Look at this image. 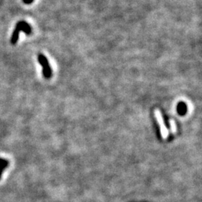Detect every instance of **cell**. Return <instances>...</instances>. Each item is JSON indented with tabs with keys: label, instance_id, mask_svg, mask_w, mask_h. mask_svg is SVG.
<instances>
[{
	"label": "cell",
	"instance_id": "obj_5",
	"mask_svg": "<svg viewBox=\"0 0 202 202\" xmlns=\"http://www.w3.org/2000/svg\"><path fill=\"white\" fill-rule=\"evenodd\" d=\"M9 165V162L5 159L0 158V179H1L2 174L3 171L5 168H8Z\"/></svg>",
	"mask_w": 202,
	"mask_h": 202
},
{
	"label": "cell",
	"instance_id": "obj_3",
	"mask_svg": "<svg viewBox=\"0 0 202 202\" xmlns=\"http://www.w3.org/2000/svg\"><path fill=\"white\" fill-rule=\"evenodd\" d=\"M17 28L20 30V31H23L26 33V34H30L31 32V28L29 23H27L25 21H20L16 25Z\"/></svg>",
	"mask_w": 202,
	"mask_h": 202
},
{
	"label": "cell",
	"instance_id": "obj_4",
	"mask_svg": "<svg viewBox=\"0 0 202 202\" xmlns=\"http://www.w3.org/2000/svg\"><path fill=\"white\" fill-rule=\"evenodd\" d=\"M20 30L19 29L17 26H16L15 30H14V31H13V34H12L11 37V44L15 45V44L17 43V41H18V39H19V36H20Z\"/></svg>",
	"mask_w": 202,
	"mask_h": 202
},
{
	"label": "cell",
	"instance_id": "obj_2",
	"mask_svg": "<svg viewBox=\"0 0 202 202\" xmlns=\"http://www.w3.org/2000/svg\"><path fill=\"white\" fill-rule=\"evenodd\" d=\"M39 63L43 67V73L45 78H50L51 77V69H50V64H49V61L47 58L45 57V56L43 54H39L38 57Z\"/></svg>",
	"mask_w": 202,
	"mask_h": 202
},
{
	"label": "cell",
	"instance_id": "obj_8",
	"mask_svg": "<svg viewBox=\"0 0 202 202\" xmlns=\"http://www.w3.org/2000/svg\"><path fill=\"white\" fill-rule=\"evenodd\" d=\"M33 1H34V0H23V2H24L26 5H30V4H31V3L33 2Z\"/></svg>",
	"mask_w": 202,
	"mask_h": 202
},
{
	"label": "cell",
	"instance_id": "obj_7",
	"mask_svg": "<svg viewBox=\"0 0 202 202\" xmlns=\"http://www.w3.org/2000/svg\"><path fill=\"white\" fill-rule=\"evenodd\" d=\"M185 110L186 109L184 104L182 103L180 104V106H178V111L180 112V113H181V114H184V113H185Z\"/></svg>",
	"mask_w": 202,
	"mask_h": 202
},
{
	"label": "cell",
	"instance_id": "obj_1",
	"mask_svg": "<svg viewBox=\"0 0 202 202\" xmlns=\"http://www.w3.org/2000/svg\"><path fill=\"white\" fill-rule=\"evenodd\" d=\"M154 114H155L156 118H157V121L158 122V124L159 126V128H160V132H161V135H162V138L165 139V138H168V129L165 127V124H164L163 118H162V113H161L160 110L156 109L154 112Z\"/></svg>",
	"mask_w": 202,
	"mask_h": 202
},
{
	"label": "cell",
	"instance_id": "obj_6",
	"mask_svg": "<svg viewBox=\"0 0 202 202\" xmlns=\"http://www.w3.org/2000/svg\"><path fill=\"white\" fill-rule=\"evenodd\" d=\"M170 126H171V131L172 133H175L177 131V126L174 120H170Z\"/></svg>",
	"mask_w": 202,
	"mask_h": 202
}]
</instances>
